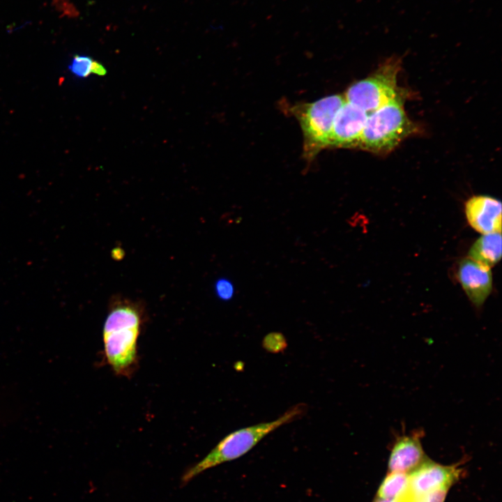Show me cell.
Here are the masks:
<instances>
[{"mask_svg": "<svg viewBox=\"0 0 502 502\" xmlns=\"http://www.w3.org/2000/svg\"><path fill=\"white\" fill-rule=\"evenodd\" d=\"M307 406L300 402L289 408L277 419L235 430L225 436L201 460L186 470L181 478L184 485L204 471L235 460L248 453L268 434L305 415Z\"/></svg>", "mask_w": 502, "mask_h": 502, "instance_id": "cell-1", "label": "cell"}, {"mask_svg": "<svg viewBox=\"0 0 502 502\" xmlns=\"http://www.w3.org/2000/svg\"><path fill=\"white\" fill-rule=\"evenodd\" d=\"M400 96L367 114L358 148L386 154L418 128L407 116Z\"/></svg>", "mask_w": 502, "mask_h": 502, "instance_id": "cell-2", "label": "cell"}, {"mask_svg": "<svg viewBox=\"0 0 502 502\" xmlns=\"http://www.w3.org/2000/svg\"><path fill=\"white\" fill-rule=\"evenodd\" d=\"M346 102L339 94L312 102L292 105L289 111L298 121L303 135V155L310 162L323 149L328 148L336 114Z\"/></svg>", "mask_w": 502, "mask_h": 502, "instance_id": "cell-3", "label": "cell"}, {"mask_svg": "<svg viewBox=\"0 0 502 502\" xmlns=\"http://www.w3.org/2000/svg\"><path fill=\"white\" fill-rule=\"evenodd\" d=\"M401 61L391 57L370 76L351 84L345 100L369 114L402 96L397 86Z\"/></svg>", "mask_w": 502, "mask_h": 502, "instance_id": "cell-4", "label": "cell"}, {"mask_svg": "<svg viewBox=\"0 0 502 502\" xmlns=\"http://www.w3.org/2000/svg\"><path fill=\"white\" fill-rule=\"evenodd\" d=\"M140 326H121L102 330L107 363L117 376L130 378L138 366Z\"/></svg>", "mask_w": 502, "mask_h": 502, "instance_id": "cell-5", "label": "cell"}, {"mask_svg": "<svg viewBox=\"0 0 502 502\" xmlns=\"http://www.w3.org/2000/svg\"><path fill=\"white\" fill-rule=\"evenodd\" d=\"M462 473L458 464L446 466L426 459L409 473L408 490L418 498L440 489H449Z\"/></svg>", "mask_w": 502, "mask_h": 502, "instance_id": "cell-6", "label": "cell"}, {"mask_svg": "<svg viewBox=\"0 0 502 502\" xmlns=\"http://www.w3.org/2000/svg\"><path fill=\"white\" fill-rule=\"evenodd\" d=\"M367 114L346 101L335 115L328 148H358Z\"/></svg>", "mask_w": 502, "mask_h": 502, "instance_id": "cell-7", "label": "cell"}, {"mask_svg": "<svg viewBox=\"0 0 502 502\" xmlns=\"http://www.w3.org/2000/svg\"><path fill=\"white\" fill-rule=\"evenodd\" d=\"M456 274L469 300L476 307L481 306L492 291V275L489 267L466 258L459 262Z\"/></svg>", "mask_w": 502, "mask_h": 502, "instance_id": "cell-8", "label": "cell"}, {"mask_svg": "<svg viewBox=\"0 0 502 502\" xmlns=\"http://www.w3.org/2000/svg\"><path fill=\"white\" fill-rule=\"evenodd\" d=\"M465 213L469 225L476 231L487 234L501 233V203L487 195H476L465 204Z\"/></svg>", "mask_w": 502, "mask_h": 502, "instance_id": "cell-9", "label": "cell"}, {"mask_svg": "<svg viewBox=\"0 0 502 502\" xmlns=\"http://www.w3.org/2000/svg\"><path fill=\"white\" fill-rule=\"evenodd\" d=\"M423 436V431L416 430L396 437L390 449L388 472L409 473L426 459L421 443Z\"/></svg>", "mask_w": 502, "mask_h": 502, "instance_id": "cell-10", "label": "cell"}, {"mask_svg": "<svg viewBox=\"0 0 502 502\" xmlns=\"http://www.w3.org/2000/svg\"><path fill=\"white\" fill-rule=\"evenodd\" d=\"M144 312V307L139 303L116 298L111 302L103 329L121 326L142 327Z\"/></svg>", "mask_w": 502, "mask_h": 502, "instance_id": "cell-11", "label": "cell"}, {"mask_svg": "<svg viewBox=\"0 0 502 502\" xmlns=\"http://www.w3.org/2000/svg\"><path fill=\"white\" fill-rule=\"evenodd\" d=\"M501 257V233L483 234L469 251V258L489 268L499 261Z\"/></svg>", "mask_w": 502, "mask_h": 502, "instance_id": "cell-12", "label": "cell"}, {"mask_svg": "<svg viewBox=\"0 0 502 502\" xmlns=\"http://www.w3.org/2000/svg\"><path fill=\"white\" fill-rule=\"evenodd\" d=\"M409 489V473L388 472L377 490L376 498L397 499Z\"/></svg>", "mask_w": 502, "mask_h": 502, "instance_id": "cell-13", "label": "cell"}, {"mask_svg": "<svg viewBox=\"0 0 502 502\" xmlns=\"http://www.w3.org/2000/svg\"><path fill=\"white\" fill-rule=\"evenodd\" d=\"M95 61L90 56L77 54L73 56L68 69L74 75L85 78L93 73Z\"/></svg>", "mask_w": 502, "mask_h": 502, "instance_id": "cell-14", "label": "cell"}, {"mask_svg": "<svg viewBox=\"0 0 502 502\" xmlns=\"http://www.w3.org/2000/svg\"><path fill=\"white\" fill-rule=\"evenodd\" d=\"M262 346L268 352L279 353L286 349L287 342L283 334L273 332L264 337Z\"/></svg>", "mask_w": 502, "mask_h": 502, "instance_id": "cell-15", "label": "cell"}, {"mask_svg": "<svg viewBox=\"0 0 502 502\" xmlns=\"http://www.w3.org/2000/svg\"><path fill=\"white\" fill-rule=\"evenodd\" d=\"M215 291L220 299L227 301L233 298L235 289L233 283L229 279L222 277L215 282Z\"/></svg>", "mask_w": 502, "mask_h": 502, "instance_id": "cell-16", "label": "cell"}, {"mask_svg": "<svg viewBox=\"0 0 502 502\" xmlns=\"http://www.w3.org/2000/svg\"><path fill=\"white\" fill-rule=\"evenodd\" d=\"M448 489H440L421 497H413L411 502H444Z\"/></svg>", "mask_w": 502, "mask_h": 502, "instance_id": "cell-17", "label": "cell"}, {"mask_svg": "<svg viewBox=\"0 0 502 502\" xmlns=\"http://www.w3.org/2000/svg\"><path fill=\"white\" fill-rule=\"evenodd\" d=\"M413 496L409 494V491L397 499H380L376 498L374 502H411Z\"/></svg>", "mask_w": 502, "mask_h": 502, "instance_id": "cell-18", "label": "cell"}]
</instances>
